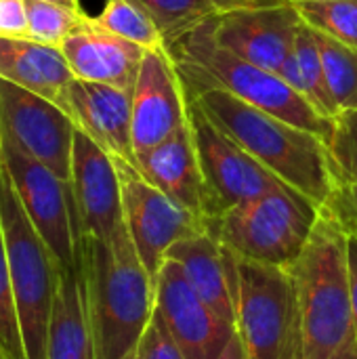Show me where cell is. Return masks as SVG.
<instances>
[{
	"label": "cell",
	"mask_w": 357,
	"mask_h": 359,
	"mask_svg": "<svg viewBox=\"0 0 357 359\" xmlns=\"http://www.w3.org/2000/svg\"><path fill=\"white\" fill-rule=\"evenodd\" d=\"M95 359H135L156 309V280L122 225L109 242L88 236L78 244Z\"/></svg>",
	"instance_id": "6da1fadb"
},
{
	"label": "cell",
	"mask_w": 357,
	"mask_h": 359,
	"mask_svg": "<svg viewBox=\"0 0 357 359\" xmlns=\"http://www.w3.org/2000/svg\"><path fill=\"white\" fill-rule=\"evenodd\" d=\"M213 122L240 143L267 170L320 208L337 189L328 143L274 114H267L219 86H183Z\"/></svg>",
	"instance_id": "7a4b0ae2"
},
{
	"label": "cell",
	"mask_w": 357,
	"mask_h": 359,
	"mask_svg": "<svg viewBox=\"0 0 357 359\" xmlns=\"http://www.w3.org/2000/svg\"><path fill=\"white\" fill-rule=\"evenodd\" d=\"M305 334V359H357L349 282V231L322 206L301 257L290 265Z\"/></svg>",
	"instance_id": "3957f363"
},
{
	"label": "cell",
	"mask_w": 357,
	"mask_h": 359,
	"mask_svg": "<svg viewBox=\"0 0 357 359\" xmlns=\"http://www.w3.org/2000/svg\"><path fill=\"white\" fill-rule=\"evenodd\" d=\"M183 86H219L238 99L297 124L326 143L332 139L335 122L320 116L278 74L263 69L225 50L213 34L210 17L187 34L166 44Z\"/></svg>",
	"instance_id": "277c9868"
},
{
	"label": "cell",
	"mask_w": 357,
	"mask_h": 359,
	"mask_svg": "<svg viewBox=\"0 0 357 359\" xmlns=\"http://www.w3.org/2000/svg\"><path fill=\"white\" fill-rule=\"evenodd\" d=\"M0 225L27 359H46L59 271L55 257L21 206L13 181L0 166Z\"/></svg>",
	"instance_id": "5b68a950"
},
{
	"label": "cell",
	"mask_w": 357,
	"mask_h": 359,
	"mask_svg": "<svg viewBox=\"0 0 357 359\" xmlns=\"http://www.w3.org/2000/svg\"><path fill=\"white\" fill-rule=\"evenodd\" d=\"M320 206L290 185L240 204L206 223V233L240 259L290 267L311 238Z\"/></svg>",
	"instance_id": "8992f818"
},
{
	"label": "cell",
	"mask_w": 357,
	"mask_h": 359,
	"mask_svg": "<svg viewBox=\"0 0 357 359\" xmlns=\"http://www.w3.org/2000/svg\"><path fill=\"white\" fill-rule=\"evenodd\" d=\"M236 334L248 359H305L303 318L290 267L238 257Z\"/></svg>",
	"instance_id": "52a82bcc"
},
{
	"label": "cell",
	"mask_w": 357,
	"mask_h": 359,
	"mask_svg": "<svg viewBox=\"0 0 357 359\" xmlns=\"http://www.w3.org/2000/svg\"><path fill=\"white\" fill-rule=\"evenodd\" d=\"M0 145L4 168L32 225L61 269L76 267L82 231L72 183L59 179L50 168L27 156L2 133Z\"/></svg>",
	"instance_id": "ba28073f"
},
{
	"label": "cell",
	"mask_w": 357,
	"mask_h": 359,
	"mask_svg": "<svg viewBox=\"0 0 357 359\" xmlns=\"http://www.w3.org/2000/svg\"><path fill=\"white\" fill-rule=\"evenodd\" d=\"M187 118L208 189L206 223L240 204L286 185L240 143H236L217 122H213L208 114L189 97Z\"/></svg>",
	"instance_id": "9c48e42d"
},
{
	"label": "cell",
	"mask_w": 357,
	"mask_h": 359,
	"mask_svg": "<svg viewBox=\"0 0 357 359\" xmlns=\"http://www.w3.org/2000/svg\"><path fill=\"white\" fill-rule=\"evenodd\" d=\"M114 162L120 177L126 231L141 263L156 280L168 248L179 240L206 233V225L202 219L177 206L166 194L143 179L130 162L120 158H114Z\"/></svg>",
	"instance_id": "30bf717a"
},
{
	"label": "cell",
	"mask_w": 357,
	"mask_h": 359,
	"mask_svg": "<svg viewBox=\"0 0 357 359\" xmlns=\"http://www.w3.org/2000/svg\"><path fill=\"white\" fill-rule=\"evenodd\" d=\"M0 133L72 183L76 124L59 105L0 78Z\"/></svg>",
	"instance_id": "8fae6325"
},
{
	"label": "cell",
	"mask_w": 357,
	"mask_h": 359,
	"mask_svg": "<svg viewBox=\"0 0 357 359\" xmlns=\"http://www.w3.org/2000/svg\"><path fill=\"white\" fill-rule=\"evenodd\" d=\"M156 313L185 359H219L236 330L189 286L179 263L164 259L156 276Z\"/></svg>",
	"instance_id": "7c38bea8"
},
{
	"label": "cell",
	"mask_w": 357,
	"mask_h": 359,
	"mask_svg": "<svg viewBox=\"0 0 357 359\" xmlns=\"http://www.w3.org/2000/svg\"><path fill=\"white\" fill-rule=\"evenodd\" d=\"M215 40L240 59L278 74L295 48L303 17L292 0L210 17Z\"/></svg>",
	"instance_id": "4fadbf2b"
},
{
	"label": "cell",
	"mask_w": 357,
	"mask_h": 359,
	"mask_svg": "<svg viewBox=\"0 0 357 359\" xmlns=\"http://www.w3.org/2000/svg\"><path fill=\"white\" fill-rule=\"evenodd\" d=\"M187 122V97L166 48L145 50L130 90V128L135 156L166 141Z\"/></svg>",
	"instance_id": "5bb4252c"
},
{
	"label": "cell",
	"mask_w": 357,
	"mask_h": 359,
	"mask_svg": "<svg viewBox=\"0 0 357 359\" xmlns=\"http://www.w3.org/2000/svg\"><path fill=\"white\" fill-rule=\"evenodd\" d=\"M72 191L82 236L109 242L124 225L118 168L114 158L78 128L72 149Z\"/></svg>",
	"instance_id": "9a60e30c"
},
{
	"label": "cell",
	"mask_w": 357,
	"mask_h": 359,
	"mask_svg": "<svg viewBox=\"0 0 357 359\" xmlns=\"http://www.w3.org/2000/svg\"><path fill=\"white\" fill-rule=\"evenodd\" d=\"M133 166L177 206L196 215L206 225L208 189L198 160L189 118L166 141L137 154Z\"/></svg>",
	"instance_id": "2e32d148"
},
{
	"label": "cell",
	"mask_w": 357,
	"mask_h": 359,
	"mask_svg": "<svg viewBox=\"0 0 357 359\" xmlns=\"http://www.w3.org/2000/svg\"><path fill=\"white\" fill-rule=\"evenodd\" d=\"M164 259L179 263L196 294L236 330L238 255L210 233H198L173 244Z\"/></svg>",
	"instance_id": "e0dca14e"
},
{
	"label": "cell",
	"mask_w": 357,
	"mask_h": 359,
	"mask_svg": "<svg viewBox=\"0 0 357 359\" xmlns=\"http://www.w3.org/2000/svg\"><path fill=\"white\" fill-rule=\"evenodd\" d=\"M76 80L109 84L122 90H133L145 48L133 44L95 23L88 15L61 44Z\"/></svg>",
	"instance_id": "ac0fdd59"
},
{
	"label": "cell",
	"mask_w": 357,
	"mask_h": 359,
	"mask_svg": "<svg viewBox=\"0 0 357 359\" xmlns=\"http://www.w3.org/2000/svg\"><path fill=\"white\" fill-rule=\"evenodd\" d=\"M67 114L76 128L88 135L112 158L135 164L130 90L99 82L74 80L67 97Z\"/></svg>",
	"instance_id": "d6986e66"
},
{
	"label": "cell",
	"mask_w": 357,
	"mask_h": 359,
	"mask_svg": "<svg viewBox=\"0 0 357 359\" xmlns=\"http://www.w3.org/2000/svg\"><path fill=\"white\" fill-rule=\"evenodd\" d=\"M0 78L53 101L67 114L69 86L76 76L61 48L27 38H0Z\"/></svg>",
	"instance_id": "ffe728a7"
},
{
	"label": "cell",
	"mask_w": 357,
	"mask_h": 359,
	"mask_svg": "<svg viewBox=\"0 0 357 359\" xmlns=\"http://www.w3.org/2000/svg\"><path fill=\"white\" fill-rule=\"evenodd\" d=\"M46 359H95L84 284L78 265L59 271Z\"/></svg>",
	"instance_id": "44dd1931"
},
{
	"label": "cell",
	"mask_w": 357,
	"mask_h": 359,
	"mask_svg": "<svg viewBox=\"0 0 357 359\" xmlns=\"http://www.w3.org/2000/svg\"><path fill=\"white\" fill-rule=\"evenodd\" d=\"M278 76L292 90H297L320 116L335 122V118L339 116V107L330 95L328 82H326L316 32L305 21L297 34L295 48L288 55V59L284 61Z\"/></svg>",
	"instance_id": "7402d4cb"
},
{
	"label": "cell",
	"mask_w": 357,
	"mask_h": 359,
	"mask_svg": "<svg viewBox=\"0 0 357 359\" xmlns=\"http://www.w3.org/2000/svg\"><path fill=\"white\" fill-rule=\"evenodd\" d=\"M95 23L145 50L164 46V36L151 15L135 0H105Z\"/></svg>",
	"instance_id": "603a6c76"
},
{
	"label": "cell",
	"mask_w": 357,
	"mask_h": 359,
	"mask_svg": "<svg viewBox=\"0 0 357 359\" xmlns=\"http://www.w3.org/2000/svg\"><path fill=\"white\" fill-rule=\"evenodd\" d=\"M316 40L330 95L341 111L357 107V48L347 46L318 29Z\"/></svg>",
	"instance_id": "cb8c5ba5"
},
{
	"label": "cell",
	"mask_w": 357,
	"mask_h": 359,
	"mask_svg": "<svg viewBox=\"0 0 357 359\" xmlns=\"http://www.w3.org/2000/svg\"><path fill=\"white\" fill-rule=\"evenodd\" d=\"M27 40L61 48L65 38L88 17L84 11H74L46 0H25Z\"/></svg>",
	"instance_id": "d4e9b609"
},
{
	"label": "cell",
	"mask_w": 357,
	"mask_h": 359,
	"mask_svg": "<svg viewBox=\"0 0 357 359\" xmlns=\"http://www.w3.org/2000/svg\"><path fill=\"white\" fill-rule=\"evenodd\" d=\"M297 11L301 13L303 21L347 44L357 48V0H339V2H295Z\"/></svg>",
	"instance_id": "484cf974"
},
{
	"label": "cell",
	"mask_w": 357,
	"mask_h": 359,
	"mask_svg": "<svg viewBox=\"0 0 357 359\" xmlns=\"http://www.w3.org/2000/svg\"><path fill=\"white\" fill-rule=\"evenodd\" d=\"M158 23L164 42L170 44L204 19L217 15L213 6L202 0H135Z\"/></svg>",
	"instance_id": "4316f807"
},
{
	"label": "cell",
	"mask_w": 357,
	"mask_h": 359,
	"mask_svg": "<svg viewBox=\"0 0 357 359\" xmlns=\"http://www.w3.org/2000/svg\"><path fill=\"white\" fill-rule=\"evenodd\" d=\"M0 358L27 359L25 347H23V337H21L15 292H13L11 273H8V263H6L2 225H0Z\"/></svg>",
	"instance_id": "83f0119b"
},
{
	"label": "cell",
	"mask_w": 357,
	"mask_h": 359,
	"mask_svg": "<svg viewBox=\"0 0 357 359\" xmlns=\"http://www.w3.org/2000/svg\"><path fill=\"white\" fill-rule=\"evenodd\" d=\"M328 149L335 162L337 185L357 183V107L341 111L335 118Z\"/></svg>",
	"instance_id": "f1b7e54d"
},
{
	"label": "cell",
	"mask_w": 357,
	"mask_h": 359,
	"mask_svg": "<svg viewBox=\"0 0 357 359\" xmlns=\"http://www.w3.org/2000/svg\"><path fill=\"white\" fill-rule=\"evenodd\" d=\"M135 359H185L179 345L173 341L170 332L166 330L164 322L156 313V309H154V318H151L149 326L145 328V332L137 345Z\"/></svg>",
	"instance_id": "f546056e"
},
{
	"label": "cell",
	"mask_w": 357,
	"mask_h": 359,
	"mask_svg": "<svg viewBox=\"0 0 357 359\" xmlns=\"http://www.w3.org/2000/svg\"><path fill=\"white\" fill-rule=\"evenodd\" d=\"M324 206L337 215V219L345 225L349 233L357 236V183L337 185L332 198Z\"/></svg>",
	"instance_id": "4dcf8cb0"
},
{
	"label": "cell",
	"mask_w": 357,
	"mask_h": 359,
	"mask_svg": "<svg viewBox=\"0 0 357 359\" xmlns=\"http://www.w3.org/2000/svg\"><path fill=\"white\" fill-rule=\"evenodd\" d=\"M0 38H27L25 0H0Z\"/></svg>",
	"instance_id": "1f68e13d"
},
{
	"label": "cell",
	"mask_w": 357,
	"mask_h": 359,
	"mask_svg": "<svg viewBox=\"0 0 357 359\" xmlns=\"http://www.w3.org/2000/svg\"><path fill=\"white\" fill-rule=\"evenodd\" d=\"M202 2L213 6L217 13H227V11H238V8H255V6L278 4L284 0H202Z\"/></svg>",
	"instance_id": "d6a6232c"
},
{
	"label": "cell",
	"mask_w": 357,
	"mask_h": 359,
	"mask_svg": "<svg viewBox=\"0 0 357 359\" xmlns=\"http://www.w3.org/2000/svg\"><path fill=\"white\" fill-rule=\"evenodd\" d=\"M349 282H351V307L357 334V236L349 233Z\"/></svg>",
	"instance_id": "836d02e7"
},
{
	"label": "cell",
	"mask_w": 357,
	"mask_h": 359,
	"mask_svg": "<svg viewBox=\"0 0 357 359\" xmlns=\"http://www.w3.org/2000/svg\"><path fill=\"white\" fill-rule=\"evenodd\" d=\"M219 359H248L246 358L244 347H242V343H240V339H238V334H234V337H231V341L227 343L225 351L219 355Z\"/></svg>",
	"instance_id": "e575fe53"
},
{
	"label": "cell",
	"mask_w": 357,
	"mask_h": 359,
	"mask_svg": "<svg viewBox=\"0 0 357 359\" xmlns=\"http://www.w3.org/2000/svg\"><path fill=\"white\" fill-rule=\"evenodd\" d=\"M46 2H55V4H61V6H67V8H74V11H84L80 0H46Z\"/></svg>",
	"instance_id": "d590c367"
},
{
	"label": "cell",
	"mask_w": 357,
	"mask_h": 359,
	"mask_svg": "<svg viewBox=\"0 0 357 359\" xmlns=\"http://www.w3.org/2000/svg\"><path fill=\"white\" fill-rule=\"evenodd\" d=\"M292 2H303V0H292ZM311 2H339V0H311Z\"/></svg>",
	"instance_id": "8d00e7d4"
},
{
	"label": "cell",
	"mask_w": 357,
	"mask_h": 359,
	"mask_svg": "<svg viewBox=\"0 0 357 359\" xmlns=\"http://www.w3.org/2000/svg\"><path fill=\"white\" fill-rule=\"evenodd\" d=\"M0 359H2V358H0Z\"/></svg>",
	"instance_id": "74e56055"
}]
</instances>
